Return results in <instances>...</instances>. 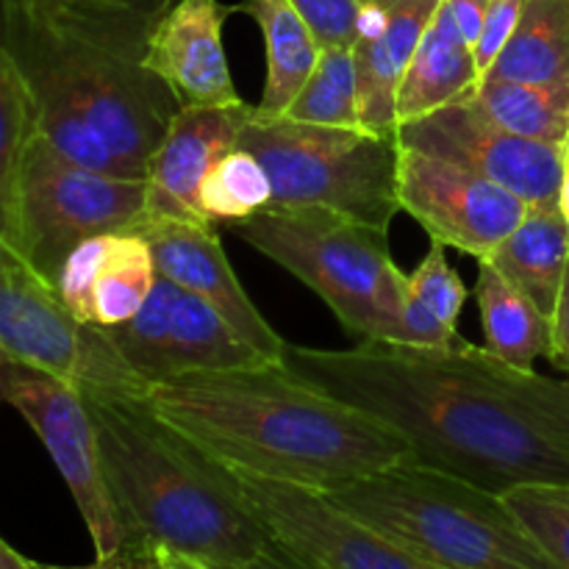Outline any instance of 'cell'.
Wrapping results in <instances>:
<instances>
[{
  "instance_id": "cell-10",
  "label": "cell",
  "mask_w": 569,
  "mask_h": 569,
  "mask_svg": "<svg viewBox=\"0 0 569 569\" xmlns=\"http://www.w3.org/2000/svg\"><path fill=\"white\" fill-rule=\"evenodd\" d=\"M0 406H11L33 428L39 442L50 453L92 537L94 561L137 565L150 559L133 545L131 531L106 481L98 428L83 389L44 370L3 361Z\"/></svg>"
},
{
  "instance_id": "cell-33",
  "label": "cell",
  "mask_w": 569,
  "mask_h": 569,
  "mask_svg": "<svg viewBox=\"0 0 569 569\" xmlns=\"http://www.w3.org/2000/svg\"><path fill=\"white\" fill-rule=\"evenodd\" d=\"M550 361L559 370L569 372V261L565 272V283H561L559 303L553 311V345H550Z\"/></svg>"
},
{
  "instance_id": "cell-35",
  "label": "cell",
  "mask_w": 569,
  "mask_h": 569,
  "mask_svg": "<svg viewBox=\"0 0 569 569\" xmlns=\"http://www.w3.org/2000/svg\"><path fill=\"white\" fill-rule=\"evenodd\" d=\"M233 569H317L315 565H309L306 559H300V556H295L292 550L283 548L281 542H272L270 548L261 550L256 559H250L248 565L242 567H233Z\"/></svg>"
},
{
  "instance_id": "cell-36",
  "label": "cell",
  "mask_w": 569,
  "mask_h": 569,
  "mask_svg": "<svg viewBox=\"0 0 569 569\" xmlns=\"http://www.w3.org/2000/svg\"><path fill=\"white\" fill-rule=\"evenodd\" d=\"M156 561H159L161 569H214L198 559H189V556L172 553V550H153Z\"/></svg>"
},
{
  "instance_id": "cell-21",
  "label": "cell",
  "mask_w": 569,
  "mask_h": 569,
  "mask_svg": "<svg viewBox=\"0 0 569 569\" xmlns=\"http://www.w3.org/2000/svg\"><path fill=\"white\" fill-rule=\"evenodd\" d=\"M233 11L253 17L267 48V81L259 106H253V117H283L320 61V42L292 0H244L233 6Z\"/></svg>"
},
{
  "instance_id": "cell-12",
  "label": "cell",
  "mask_w": 569,
  "mask_h": 569,
  "mask_svg": "<svg viewBox=\"0 0 569 569\" xmlns=\"http://www.w3.org/2000/svg\"><path fill=\"white\" fill-rule=\"evenodd\" d=\"M398 203L428 237L472 259L492 256L528 211L509 189L411 148H400Z\"/></svg>"
},
{
  "instance_id": "cell-18",
  "label": "cell",
  "mask_w": 569,
  "mask_h": 569,
  "mask_svg": "<svg viewBox=\"0 0 569 569\" xmlns=\"http://www.w3.org/2000/svg\"><path fill=\"white\" fill-rule=\"evenodd\" d=\"M478 83L481 70L476 64L472 44L461 37L442 0L398 89V126L470 98L478 92Z\"/></svg>"
},
{
  "instance_id": "cell-40",
  "label": "cell",
  "mask_w": 569,
  "mask_h": 569,
  "mask_svg": "<svg viewBox=\"0 0 569 569\" xmlns=\"http://www.w3.org/2000/svg\"><path fill=\"white\" fill-rule=\"evenodd\" d=\"M137 569H161V567H159V561H156V556H153V559L142 561V565H139Z\"/></svg>"
},
{
  "instance_id": "cell-13",
  "label": "cell",
  "mask_w": 569,
  "mask_h": 569,
  "mask_svg": "<svg viewBox=\"0 0 569 569\" xmlns=\"http://www.w3.org/2000/svg\"><path fill=\"white\" fill-rule=\"evenodd\" d=\"M244 498L272 537L317 569H437L333 506L326 495L239 472Z\"/></svg>"
},
{
  "instance_id": "cell-2",
  "label": "cell",
  "mask_w": 569,
  "mask_h": 569,
  "mask_svg": "<svg viewBox=\"0 0 569 569\" xmlns=\"http://www.w3.org/2000/svg\"><path fill=\"white\" fill-rule=\"evenodd\" d=\"M167 3L0 0V42L26 78L39 133L67 159L111 176H148L181 109L144 64Z\"/></svg>"
},
{
  "instance_id": "cell-41",
  "label": "cell",
  "mask_w": 569,
  "mask_h": 569,
  "mask_svg": "<svg viewBox=\"0 0 569 569\" xmlns=\"http://www.w3.org/2000/svg\"><path fill=\"white\" fill-rule=\"evenodd\" d=\"M561 150H565V164H567V172H569V133H567L565 144H561Z\"/></svg>"
},
{
  "instance_id": "cell-4",
  "label": "cell",
  "mask_w": 569,
  "mask_h": 569,
  "mask_svg": "<svg viewBox=\"0 0 569 569\" xmlns=\"http://www.w3.org/2000/svg\"><path fill=\"white\" fill-rule=\"evenodd\" d=\"M83 395L106 481L139 553L172 550L233 569L276 542L233 470L170 426L148 395Z\"/></svg>"
},
{
  "instance_id": "cell-26",
  "label": "cell",
  "mask_w": 569,
  "mask_h": 569,
  "mask_svg": "<svg viewBox=\"0 0 569 569\" xmlns=\"http://www.w3.org/2000/svg\"><path fill=\"white\" fill-rule=\"evenodd\" d=\"M478 106L500 128L537 142L565 144L569 133V83L487 81L478 83Z\"/></svg>"
},
{
  "instance_id": "cell-11",
  "label": "cell",
  "mask_w": 569,
  "mask_h": 569,
  "mask_svg": "<svg viewBox=\"0 0 569 569\" xmlns=\"http://www.w3.org/2000/svg\"><path fill=\"white\" fill-rule=\"evenodd\" d=\"M400 148L422 150L509 189L528 206H559L567 164L561 144L500 128L476 94L398 126Z\"/></svg>"
},
{
  "instance_id": "cell-34",
  "label": "cell",
  "mask_w": 569,
  "mask_h": 569,
  "mask_svg": "<svg viewBox=\"0 0 569 569\" xmlns=\"http://www.w3.org/2000/svg\"><path fill=\"white\" fill-rule=\"evenodd\" d=\"M445 6H448L450 14H453L456 28L461 31V37L476 48L478 37H481L489 0H445Z\"/></svg>"
},
{
  "instance_id": "cell-29",
  "label": "cell",
  "mask_w": 569,
  "mask_h": 569,
  "mask_svg": "<svg viewBox=\"0 0 569 569\" xmlns=\"http://www.w3.org/2000/svg\"><path fill=\"white\" fill-rule=\"evenodd\" d=\"M553 569H569V483L520 487L503 495Z\"/></svg>"
},
{
  "instance_id": "cell-20",
  "label": "cell",
  "mask_w": 569,
  "mask_h": 569,
  "mask_svg": "<svg viewBox=\"0 0 569 569\" xmlns=\"http://www.w3.org/2000/svg\"><path fill=\"white\" fill-rule=\"evenodd\" d=\"M553 320L569 261V222L559 206H528L520 226L487 256Z\"/></svg>"
},
{
  "instance_id": "cell-1",
  "label": "cell",
  "mask_w": 569,
  "mask_h": 569,
  "mask_svg": "<svg viewBox=\"0 0 569 569\" xmlns=\"http://www.w3.org/2000/svg\"><path fill=\"white\" fill-rule=\"evenodd\" d=\"M281 365L395 428L417 465L495 495L569 483V381L520 370L467 339L450 348L361 342L350 350L287 342Z\"/></svg>"
},
{
  "instance_id": "cell-22",
  "label": "cell",
  "mask_w": 569,
  "mask_h": 569,
  "mask_svg": "<svg viewBox=\"0 0 569 569\" xmlns=\"http://www.w3.org/2000/svg\"><path fill=\"white\" fill-rule=\"evenodd\" d=\"M476 261V300L478 311H481L483 348L520 370H533L537 359L550 356L553 320L522 289H517L492 261Z\"/></svg>"
},
{
  "instance_id": "cell-14",
  "label": "cell",
  "mask_w": 569,
  "mask_h": 569,
  "mask_svg": "<svg viewBox=\"0 0 569 569\" xmlns=\"http://www.w3.org/2000/svg\"><path fill=\"white\" fill-rule=\"evenodd\" d=\"M133 231L142 233L153 248L159 276L206 300L256 353L281 365L287 342L272 331L264 315L248 298L214 226L189 220H144Z\"/></svg>"
},
{
  "instance_id": "cell-9",
  "label": "cell",
  "mask_w": 569,
  "mask_h": 569,
  "mask_svg": "<svg viewBox=\"0 0 569 569\" xmlns=\"http://www.w3.org/2000/svg\"><path fill=\"white\" fill-rule=\"evenodd\" d=\"M44 370L94 395H148L100 326L81 322L59 289L17 250L0 256V365Z\"/></svg>"
},
{
  "instance_id": "cell-6",
  "label": "cell",
  "mask_w": 569,
  "mask_h": 569,
  "mask_svg": "<svg viewBox=\"0 0 569 569\" xmlns=\"http://www.w3.org/2000/svg\"><path fill=\"white\" fill-rule=\"evenodd\" d=\"M237 231L320 295L345 331L361 342H403L409 276L392 261L389 231L320 206H267Z\"/></svg>"
},
{
  "instance_id": "cell-30",
  "label": "cell",
  "mask_w": 569,
  "mask_h": 569,
  "mask_svg": "<svg viewBox=\"0 0 569 569\" xmlns=\"http://www.w3.org/2000/svg\"><path fill=\"white\" fill-rule=\"evenodd\" d=\"M445 248L448 244L431 239L420 264L411 272H406V276H409L411 295H417L450 328H459V315L465 309L467 298H470V289L465 287L459 272L450 267Z\"/></svg>"
},
{
  "instance_id": "cell-23",
  "label": "cell",
  "mask_w": 569,
  "mask_h": 569,
  "mask_svg": "<svg viewBox=\"0 0 569 569\" xmlns=\"http://www.w3.org/2000/svg\"><path fill=\"white\" fill-rule=\"evenodd\" d=\"M569 83V0H526L517 31L481 81Z\"/></svg>"
},
{
  "instance_id": "cell-16",
  "label": "cell",
  "mask_w": 569,
  "mask_h": 569,
  "mask_svg": "<svg viewBox=\"0 0 569 569\" xmlns=\"http://www.w3.org/2000/svg\"><path fill=\"white\" fill-rule=\"evenodd\" d=\"M233 6L220 0H170L148 39L144 64L167 83L178 106L239 103L222 26Z\"/></svg>"
},
{
  "instance_id": "cell-24",
  "label": "cell",
  "mask_w": 569,
  "mask_h": 569,
  "mask_svg": "<svg viewBox=\"0 0 569 569\" xmlns=\"http://www.w3.org/2000/svg\"><path fill=\"white\" fill-rule=\"evenodd\" d=\"M37 133V106L26 78L0 42V256L17 250V192Z\"/></svg>"
},
{
  "instance_id": "cell-37",
  "label": "cell",
  "mask_w": 569,
  "mask_h": 569,
  "mask_svg": "<svg viewBox=\"0 0 569 569\" xmlns=\"http://www.w3.org/2000/svg\"><path fill=\"white\" fill-rule=\"evenodd\" d=\"M0 569H48L42 565H37V561L26 559V556L17 553L14 548H11L6 539H0Z\"/></svg>"
},
{
  "instance_id": "cell-17",
  "label": "cell",
  "mask_w": 569,
  "mask_h": 569,
  "mask_svg": "<svg viewBox=\"0 0 569 569\" xmlns=\"http://www.w3.org/2000/svg\"><path fill=\"white\" fill-rule=\"evenodd\" d=\"M442 0H398L387 9L378 33L356 42L361 126L376 133H398V89Z\"/></svg>"
},
{
  "instance_id": "cell-27",
  "label": "cell",
  "mask_w": 569,
  "mask_h": 569,
  "mask_svg": "<svg viewBox=\"0 0 569 569\" xmlns=\"http://www.w3.org/2000/svg\"><path fill=\"white\" fill-rule=\"evenodd\" d=\"M289 120L328 128H365L359 103V67L353 48H322L320 61L298 98L287 109Z\"/></svg>"
},
{
  "instance_id": "cell-3",
  "label": "cell",
  "mask_w": 569,
  "mask_h": 569,
  "mask_svg": "<svg viewBox=\"0 0 569 569\" xmlns=\"http://www.w3.org/2000/svg\"><path fill=\"white\" fill-rule=\"evenodd\" d=\"M148 400L228 470L320 495L411 459L395 428L276 361L153 383Z\"/></svg>"
},
{
  "instance_id": "cell-38",
  "label": "cell",
  "mask_w": 569,
  "mask_h": 569,
  "mask_svg": "<svg viewBox=\"0 0 569 569\" xmlns=\"http://www.w3.org/2000/svg\"><path fill=\"white\" fill-rule=\"evenodd\" d=\"M150 559H153V556H150ZM139 565H142V561H137V565H100V561H94V565L89 567H70V569H137ZM48 569H59V567H48Z\"/></svg>"
},
{
  "instance_id": "cell-8",
  "label": "cell",
  "mask_w": 569,
  "mask_h": 569,
  "mask_svg": "<svg viewBox=\"0 0 569 569\" xmlns=\"http://www.w3.org/2000/svg\"><path fill=\"white\" fill-rule=\"evenodd\" d=\"M144 203V178L111 176L78 164L37 133L17 192V250L44 278L56 281L72 248L100 233L133 231Z\"/></svg>"
},
{
  "instance_id": "cell-28",
  "label": "cell",
  "mask_w": 569,
  "mask_h": 569,
  "mask_svg": "<svg viewBox=\"0 0 569 569\" xmlns=\"http://www.w3.org/2000/svg\"><path fill=\"white\" fill-rule=\"evenodd\" d=\"M272 203V181L264 164L250 150H231L222 156L209 176L203 178L198 192L200 214L211 226L237 228L239 222L250 220L253 214L264 211Z\"/></svg>"
},
{
  "instance_id": "cell-42",
  "label": "cell",
  "mask_w": 569,
  "mask_h": 569,
  "mask_svg": "<svg viewBox=\"0 0 569 569\" xmlns=\"http://www.w3.org/2000/svg\"><path fill=\"white\" fill-rule=\"evenodd\" d=\"M370 3H378V6H387V9H389V6H395V3H398V0H370Z\"/></svg>"
},
{
  "instance_id": "cell-39",
  "label": "cell",
  "mask_w": 569,
  "mask_h": 569,
  "mask_svg": "<svg viewBox=\"0 0 569 569\" xmlns=\"http://www.w3.org/2000/svg\"><path fill=\"white\" fill-rule=\"evenodd\" d=\"M559 209L569 222V172L565 176V187H561V194H559Z\"/></svg>"
},
{
  "instance_id": "cell-15",
  "label": "cell",
  "mask_w": 569,
  "mask_h": 569,
  "mask_svg": "<svg viewBox=\"0 0 569 569\" xmlns=\"http://www.w3.org/2000/svg\"><path fill=\"white\" fill-rule=\"evenodd\" d=\"M253 106H181L148 161V203L142 220L206 222L198 192L211 167L239 148ZM211 226V222H209Z\"/></svg>"
},
{
  "instance_id": "cell-25",
  "label": "cell",
  "mask_w": 569,
  "mask_h": 569,
  "mask_svg": "<svg viewBox=\"0 0 569 569\" xmlns=\"http://www.w3.org/2000/svg\"><path fill=\"white\" fill-rule=\"evenodd\" d=\"M153 248L139 231L111 233L109 250L103 256L92 283V326L111 328L131 320L156 287Z\"/></svg>"
},
{
  "instance_id": "cell-7",
  "label": "cell",
  "mask_w": 569,
  "mask_h": 569,
  "mask_svg": "<svg viewBox=\"0 0 569 569\" xmlns=\"http://www.w3.org/2000/svg\"><path fill=\"white\" fill-rule=\"evenodd\" d=\"M239 148L264 164L270 206H320L381 231H389L400 209L398 133L253 117Z\"/></svg>"
},
{
  "instance_id": "cell-19",
  "label": "cell",
  "mask_w": 569,
  "mask_h": 569,
  "mask_svg": "<svg viewBox=\"0 0 569 569\" xmlns=\"http://www.w3.org/2000/svg\"><path fill=\"white\" fill-rule=\"evenodd\" d=\"M264 361V356L256 353L206 300L183 292L176 283V298H172L170 322L161 342L153 383L194 376V372L237 370V367H253Z\"/></svg>"
},
{
  "instance_id": "cell-5",
  "label": "cell",
  "mask_w": 569,
  "mask_h": 569,
  "mask_svg": "<svg viewBox=\"0 0 569 569\" xmlns=\"http://www.w3.org/2000/svg\"><path fill=\"white\" fill-rule=\"evenodd\" d=\"M326 498L437 569H553L503 495L411 459Z\"/></svg>"
},
{
  "instance_id": "cell-31",
  "label": "cell",
  "mask_w": 569,
  "mask_h": 569,
  "mask_svg": "<svg viewBox=\"0 0 569 569\" xmlns=\"http://www.w3.org/2000/svg\"><path fill=\"white\" fill-rule=\"evenodd\" d=\"M320 48H356L365 0H292Z\"/></svg>"
},
{
  "instance_id": "cell-32",
  "label": "cell",
  "mask_w": 569,
  "mask_h": 569,
  "mask_svg": "<svg viewBox=\"0 0 569 569\" xmlns=\"http://www.w3.org/2000/svg\"><path fill=\"white\" fill-rule=\"evenodd\" d=\"M522 9H526V0H489L481 37H478L476 48H472V53H476V64L478 70H481V78L487 76L489 67L495 64V59H498L500 50L506 48L511 33L517 31V22H520Z\"/></svg>"
}]
</instances>
